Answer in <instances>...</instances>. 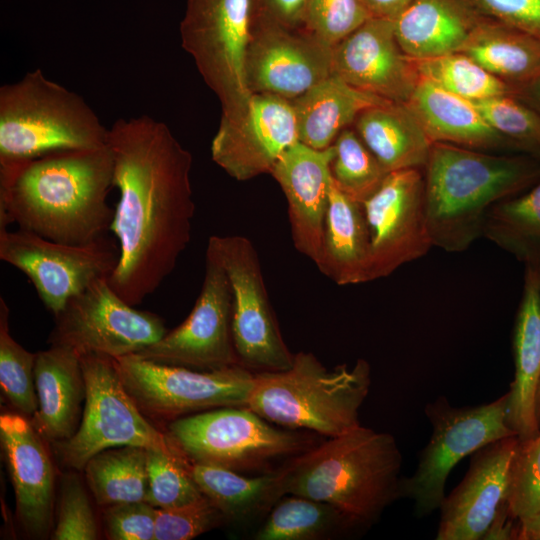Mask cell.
<instances>
[{
  "mask_svg": "<svg viewBox=\"0 0 540 540\" xmlns=\"http://www.w3.org/2000/svg\"><path fill=\"white\" fill-rule=\"evenodd\" d=\"M412 0H362L372 17L395 20Z\"/></svg>",
  "mask_w": 540,
  "mask_h": 540,
  "instance_id": "obj_48",
  "label": "cell"
},
{
  "mask_svg": "<svg viewBox=\"0 0 540 540\" xmlns=\"http://www.w3.org/2000/svg\"><path fill=\"white\" fill-rule=\"evenodd\" d=\"M109 146L59 151L0 169V229L9 224L43 238L84 245L107 236L114 209Z\"/></svg>",
  "mask_w": 540,
  "mask_h": 540,
  "instance_id": "obj_2",
  "label": "cell"
},
{
  "mask_svg": "<svg viewBox=\"0 0 540 540\" xmlns=\"http://www.w3.org/2000/svg\"><path fill=\"white\" fill-rule=\"evenodd\" d=\"M507 501L518 521L540 509V431L533 438L519 440L510 469Z\"/></svg>",
  "mask_w": 540,
  "mask_h": 540,
  "instance_id": "obj_40",
  "label": "cell"
},
{
  "mask_svg": "<svg viewBox=\"0 0 540 540\" xmlns=\"http://www.w3.org/2000/svg\"><path fill=\"white\" fill-rule=\"evenodd\" d=\"M354 124L362 141L389 173L425 167L433 143L406 104L371 106Z\"/></svg>",
  "mask_w": 540,
  "mask_h": 540,
  "instance_id": "obj_29",
  "label": "cell"
},
{
  "mask_svg": "<svg viewBox=\"0 0 540 540\" xmlns=\"http://www.w3.org/2000/svg\"><path fill=\"white\" fill-rule=\"evenodd\" d=\"M424 201L433 246L462 252L482 237L490 208L540 180V160L434 142L424 167Z\"/></svg>",
  "mask_w": 540,
  "mask_h": 540,
  "instance_id": "obj_3",
  "label": "cell"
},
{
  "mask_svg": "<svg viewBox=\"0 0 540 540\" xmlns=\"http://www.w3.org/2000/svg\"><path fill=\"white\" fill-rule=\"evenodd\" d=\"M514 96L540 115V73L530 81L515 88Z\"/></svg>",
  "mask_w": 540,
  "mask_h": 540,
  "instance_id": "obj_49",
  "label": "cell"
},
{
  "mask_svg": "<svg viewBox=\"0 0 540 540\" xmlns=\"http://www.w3.org/2000/svg\"><path fill=\"white\" fill-rule=\"evenodd\" d=\"M482 237L535 266L540 261V180L524 194L494 204L484 220Z\"/></svg>",
  "mask_w": 540,
  "mask_h": 540,
  "instance_id": "obj_33",
  "label": "cell"
},
{
  "mask_svg": "<svg viewBox=\"0 0 540 540\" xmlns=\"http://www.w3.org/2000/svg\"><path fill=\"white\" fill-rule=\"evenodd\" d=\"M119 254L117 240L108 236L84 245H71L21 228L0 229V259L29 278L54 316L94 281L109 278Z\"/></svg>",
  "mask_w": 540,
  "mask_h": 540,
  "instance_id": "obj_13",
  "label": "cell"
},
{
  "mask_svg": "<svg viewBox=\"0 0 540 540\" xmlns=\"http://www.w3.org/2000/svg\"><path fill=\"white\" fill-rule=\"evenodd\" d=\"M518 522L517 539L540 540V509L530 518Z\"/></svg>",
  "mask_w": 540,
  "mask_h": 540,
  "instance_id": "obj_50",
  "label": "cell"
},
{
  "mask_svg": "<svg viewBox=\"0 0 540 540\" xmlns=\"http://www.w3.org/2000/svg\"><path fill=\"white\" fill-rule=\"evenodd\" d=\"M52 536L55 540H94L98 536L88 496L74 475L63 480Z\"/></svg>",
  "mask_w": 540,
  "mask_h": 540,
  "instance_id": "obj_43",
  "label": "cell"
},
{
  "mask_svg": "<svg viewBox=\"0 0 540 540\" xmlns=\"http://www.w3.org/2000/svg\"><path fill=\"white\" fill-rule=\"evenodd\" d=\"M480 17L540 39V0H462Z\"/></svg>",
  "mask_w": 540,
  "mask_h": 540,
  "instance_id": "obj_45",
  "label": "cell"
},
{
  "mask_svg": "<svg viewBox=\"0 0 540 540\" xmlns=\"http://www.w3.org/2000/svg\"><path fill=\"white\" fill-rule=\"evenodd\" d=\"M526 267H531L535 271L537 281H538L539 290H540V261L535 266H526Z\"/></svg>",
  "mask_w": 540,
  "mask_h": 540,
  "instance_id": "obj_52",
  "label": "cell"
},
{
  "mask_svg": "<svg viewBox=\"0 0 540 540\" xmlns=\"http://www.w3.org/2000/svg\"><path fill=\"white\" fill-rule=\"evenodd\" d=\"M536 415L540 426V383L536 394Z\"/></svg>",
  "mask_w": 540,
  "mask_h": 540,
  "instance_id": "obj_51",
  "label": "cell"
},
{
  "mask_svg": "<svg viewBox=\"0 0 540 540\" xmlns=\"http://www.w3.org/2000/svg\"><path fill=\"white\" fill-rule=\"evenodd\" d=\"M298 141L292 102L271 94H251L237 115L221 117L211 142V158L230 177L247 181L271 173Z\"/></svg>",
  "mask_w": 540,
  "mask_h": 540,
  "instance_id": "obj_18",
  "label": "cell"
},
{
  "mask_svg": "<svg viewBox=\"0 0 540 540\" xmlns=\"http://www.w3.org/2000/svg\"><path fill=\"white\" fill-rule=\"evenodd\" d=\"M0 436L24 528L45 535L52 523L54 471L42 436L24 417L0 416Z\"/></svg>",
  "mask_w": 540,
  "mask_h": 540,
  "instance_id": "obj_22",
  "label": "cell"
},
{
  "mask_svg": "<svg viewBox=\"0 0 540 540\" xmlns=\"http://www.w3.org/2000/svg\"><path fill=\"white\" fill-rule=\"evenodd\" d=\"M225 519L205 496L190 504L157 509L154 540H190Z\"/></svg>",
  "mask_w": 540,
  "mask_h": 540,
  "instance_id": "obj_42",
  "label": "cell"
},
{
  "mask_svg": "<svg viewBox=\"0 0 540 540\" xmlns=\"http://www.w3.org/2000/svg\"><path fill=\"white\" fill-rule=\"evenodd\" d=\"M363 208L371 239L369 281L389 276L433 247L421 169L388 173L379 189L363 203Z\"/></svg>",
  "mask_w": 540,
  "mask_h": 540,
  "instance_id": "obj_17",
  "label": "cell"
},
{
  "mask_svg": "<svg viewBox=\"0 0 540 540\" xmlns=\"http://www.w3.org/2000/svg\"><path fill=\"white\" fill-rule=\"evenodd\" d=\"M401 466L391 434L359 425L292 457L277 472L285 494L326 502L368 527L401 498Z\"/></svg>",
  "mask_w": 540,
  "mask_h": 540,
  "instance_id": "obj_4",
  "label": "cell"
},
{
  "mask_svg": "<svg viewBox=\"0 0 540 540\" xmlns=\"http://www.w3.org/2000/svg\"><path fill=\"white\" fill-rule=\"evenodd\" d=\"M481 20L462 0H412L394 30L402 51L424 60L460 52Z\"/></svg>",
  "mask_w": 540,
  "mask_h": 540,
  "instance_id": "obj_26",
  "label": "cell"
},
{
  "mask_svg": "<svg viewBox=\"0 0 540 540\" xmlns=\"http://www.w3.org/2000/svg\"><path fill=\"white\" fill-rule=\"evenodd\" d=\"M514 89L540 73V39L482 18L460 51Z\"/></svg>",
  "mask_w": 540,
  "mask_h": 540,
  "instance_id": "obj_31",
  "label": "cell"
},
{
  "mask_svg": "<svg viewBox=\"0 0 540 540\" xmlns=\"http://www.w3.org/2000/svg\"><path fill=\"white\" fill-rule=\"evenodd\" d=\"M518 443V436H510L472 454L466 475L439 508L437 540L483 538L498 510L507 502L510 469Z\"/></svg>",
  "mask_w": 540,
  "mask_h": 540,
  "instance_id": "obj_20",
  "label": "cell"
},
{
  "mask_svg": "<svg viewBox=\"0 0 540 540\" xmlns=\"http://www.w3.org/2000/svg\"><path fill=\"white\" fill-rule=\"evenodd\" d=\"M52 345H65L81 356L113 359L136 354L168 330L157 314L135 309L100 278L68 301L55 316Z\"/></svg>",
  "mask_w": 540,
  "mask_h": 540,
  "instance_id": "obj_14",
  "label": "cell"
},
{
  "mask_svg": "<svg viewBox=\"0 0 540 540\" xmlns=\"http://www.w3.org/2000/svg\"><path fill=\"white\" fill-rule=\"evenodd\" d=\"M232 309L233 295L227 274L217 255L207 247L202 287L190 314L174 330L135 355L198 370L238 365Z\"/></svg>",
  "mask_w": 540,
  "mask_h": 540,
  "instance_id": "obj_15",
  "label": "cell"
},
{
  "mask_svg": "<svg viewBox=\"0 0 540 540\" xmlns=\"http://www.w3.org/2000/svg\"><path fill=\"white\" fill-rule=\"evenodd\" d=\"M370 385L364 359L330 370L313 353L300 351L288 369L255 373L247 407L280 427L329 438L360 425Z\"/></svg>",
  "mask_w": 540,
  "mask_h": 540,
  "instance_id": "obj_5",
  "label": "cell"
},
{
  "mask_svg": "<svg viewBox=\"0 0 540 540\" xmlns=\"http://www.w3.org/2000/svg\"><path fill=\"white\" fill-rule=\"evenodd\" d=\"M334 155L333 145L317 150L298 141L270 173L288 203L294 247L315 265L321 254Z\"/></svg>",
  "mask_w": 540,
  "mask_h": 540,
  "instance_id": "obj_21",
  "label": "cell"
},
{
  "mask_svg": "<svg viewBox=\"0 0 540 540\" xmlns=\"http://www.w3.org/2000/svg\"><path fill=\"white\" fill-rule=\"evenodd\" d=\"M34 380L38 408L33 426L48 441L70 438L85 400L81 355L68 346L51 345L36 353Z\"/></svg>",
  "mask_w": 540,
  "mask_h": 540,
  "instance_id": "obj_23",
  "label": "cell"
},
{
  "mask_svg": "<svg viewBox=\"0 0 540 540\" xmlns=\"http://www.w3.org/2000/svg\"><path fill=\"white\" fill-rule=\"evenodd\" d=\"M513 515L510 512L508 501L498 510L482 539L508 540L517 539L518 528L513 527Z\"/></svg>",
  "mask_w": 540,
  "mask_h": 540,
  "instance_id": "obj_47",
  "label": "cell"
},
{
  "mask_svg": "<svg viewBox=\"0 0 540 540\" xmlns=\"http://www.w3.org/2000/svg\"><path fill=\"white\" fill-rule=\"evenodd\" d=\"M365 528L323 501L294 494L281 497L256 532V540H328Z\"/></svg>",
  "mask_w": 540,
  "mask_h": 540,
  "instance_id": "obj_32",
  "label": "cell"
},
{
  "mask_svg": "<svg viewBox=\"0 0 540 540\" xmlns=\"http://www.w3.org/2000/svg\"><path fill=\"white\" fill-rule=\"evenodd\" d=\"M371 239L363 204L331 181L317 268L338 285L369 282Z\"/></svg>",
  "mask_w": 540,
  "mask_h": 540,
  "instance_id": "obj_25",
  "label": "cell"
},
{
  "mask_svg": "<svg viewBox=\"0 0 540 540\" xmlns=\"http://www.w3.org/2000/svg\"><path fill=\"white\" fill-rule=\"evenodd\" d=\"M189 460L180 454L147 450L148 489L145 501L157 509L195 502L204 495L188 470Z\"/></svg>",
  "mask_w": 540,
  "mask_h": 540,
  "instance_id": "obj_38",
  "label": "cell"
},
{
  "mask_svg": "<svg viewBox=\"0 0 540 540\" xmlns=\"http://www.w3.org/2000/svg\"><path fill=\"white\" fill-rule=\"evenodd\" d=\"M514 380L507 402V423L519 440L539 433L536 394L540 383V290L535 271L526 267L524 290L513 334Z\"/></svg>",
  "mask_w": 540,
  "mask_h": 540,
  "instance_id": "obj_24",
  "label": "cell"
},
{
  "mask_svg": "<svg viewBox=\"0 0 540 540\" xmlns=\"http://www.w3.org/2000/svg\"><path fill=\"white\" fill-rule=\"evenodd\" d=\"M85 407L79 427L68 439L56 443L62 463L84 469L96 454L119 446H136L180 454L168 435L156 429L123 385L113 358L81 356Z\"/></svg>",
  "mask_w": 540,
  "mask_h": 540,
  "instance_id": "obj_9",
  "label": "cell"
},
{
  "mask_svg": "<svg viewBox=\"0 0 540 540\" xmlns=\"http://www.w3.org/2000/svg\"><path fill=\"white\" fill-rule=\"evenodd\" d=\"M253 0H186L179 33L205 84L221 105V117L237 115L249 100L244 61Z\"/></svg>",
  "mask_w": 540,
  "mask_h": 540,
  "instance_id": "obj_10",
  "label": "cell"
},
{
  "mask_svg": "<svg viewBox=\"0 0 540 540\" xmlns=\"http://www.w3.org/2000/svg\"><path fill=\"white\" fill-rule=\"evenodd\" d=\"M332 52L305 28L252 16L244 61L247 88L292 101L332 75Z\"/></svg>",
  "mask_w": 540,
  "mask_h": 540,
  "instance_id": "obj_16",
  "label": "cell"
},
{
  "mask_svg": "<svg viewBox=\"0 0 540 540\" xmlns=\"http://www.w3.org/2000/svg\"><path fill=\"white\" fill-rule=\"evenodd\" d=\"M9 307L0 297V385L20 412L34 415L38 408L34 366L36 354L23 348L10 334Z\"/></svg>",
  "mask_w": 540,
  "mask_h": 540,
  "instance_id": "obj_37",
  "label": "cell"
},
{
  "mask_svg": "<svg viewBox=\"0 0 540 540\" xmlns=\"http://www.w3.org/2000/svg\"><path fill=\"white\" fill-rule=\"evenodd\" d=\"M332 74L361 91L402 104L419 80L414 60L396 39L394 20L376 17L333 48Z\"/></svg>",
  "mask_w": 540,
  "mask_h": 540,
  "instance_id": "obj_19",
  "label": "cell"
},
{
  "mask_svg": "<svg viewBox=\"0 0 540 540\" xmlns=\"http://www.w3.org/2000/svg\"><path fill=\"white\" fill-rule=\"evenodd\" d=\"M107 145L119 191L111 232L120 252L107 280L136 306L173 272L190 242L193 157L164 122L148 115L116 120Z\"/></svg>",
  "mask_w": 540,
  "mask_h": 540,
  "instance_id": "obj_1",
  "label": "cell"
},
{
  "mask_svg": "<svg viewBox=\"0 0 540 540\" xmlns=\"http://www.w3.org/2000/svg\"><path fill=\"white\" fill-rule=\"evenodd\" d=\"M96 502L110 506L145 501L148 489L147 449L119 446L92 457L84 467Z\"/></svg>",
  "mask_w": 540,
  "mask_h": 540,
  "instance_id": "obj_34",
  "label": "cell"
},
{
  "mask_svg": "<svg viewBox=\"0 0 540 540\" xmlns=\"http://www.w3.org/2000/svg\"><path fill=\"white\" fill-rule=\"evenodd\" d=\"M420 77L471 102L514 95L515 89L463 52L414 60Z\"/></svg>",
  "mask_w": 540,
  "mask_h": 540,
  "instance_id": "obj_35",
  "label": "cell"
},
{
  "mask_svg": "<svg viewBox=\"0 0 540 540\" xmlns=\"http://www.w3.org/2000/svg\"><path fill=\"white\" fill-rule=\"evenodd\" d=\"M207 247L217 255L231 285L232 334L239 364L255 373L288 369L294 354L282 337L254 244L242 235H212Z\"/></svg>",
  "mask_w": 540,
  "mask_h": 540,
  "instance_id": "obj_11",
  "label": "cell"
},
{
  "mask_svg": "<svg viewBox=\"0 0 540 540\" xmlns=\"http://www.w3.org/2000/svg\"><path fill=\"white\" fill-rule=\"evenodd\" d=\"M371 17L362 0H307L303 28L334 48Z\"/></svg>",
  "mask_w": 540,
  "mask_h": 540,
  "instance_id": "obj_41",
  "label": "cell"
},
{
  "mask_svg": "<svg viewBox=\"0 0 540 540\" xmlns=\"http://www.w3.org/2000/svg\"><path fill=\"white\" fill-rule=\"evenodd\" d=\"M124 387L143 412L162 418L228 406H247L255 372L234 365L198 370L135 354L114 359Z\"/></svg>",
  "mask_w": 540,
  "mask_h": 540,
  "instance_id": "obj_12",
  "label": "cell"
},
{
  "mask_svg": "<svg viewBox=\"0 0 540 540\" xmlns=\"http://www.w3.org/2000/svg\"><path fill=\"white\" fill-rule=\"evenodd\" d=\"M107 135L88 103L41 69L0 87V169L54 152L103 147Z\"/></svg>",
  "mask_w": 540,
  "mask_h": 540,
  "instance_id": "obj_6",
  "label": "cell"
},
{
  "mask_svg": "<svg viewBox=\"0 0 540 540\" xmlns=\"http://www.w3.org/2000/svg\"><path fill=\"white\" fill-rule=\"evenodd\" d=\"M406 105L432 143H448L477 150L515 148L489 125L473 102L420 76Z\"/></svg>",
  "mask_w": 540,
  "mask_h": 540,
  "instance_id": "obj_27",
  "label": "cell"
},
{
  "mask_svg": "<svg viewBox=\"0 0 540 540\" xmlns=\"http://www.w3.org/2000/svg\"><path fill=\"white\" fill-rule=\"evenodd\" d=\"M291 102L299 141L322 150L332 146L362 111L391 101L361 91L332 74Z\"/></svg>",
  "mask_w": 540,
  "mask_h": 540,
  "instance_id": "obj_28",
  "label": "cell"
},
{
  "mask_svg": "<svg viewBox=\"0 0 540 540\" xmlns=\"http://www.w3.org/2000/svg\"><path fill=\"white\" fill-rule=\"evenodd\" d=\"M489 125L516 149L540 160V115L514 95L473 102Z\"/></svg>",
  "mask_w": 540,
  "mask_h": 540,
  "instance_id": "obj_39",
  "label": "cell"
},
{
  "mask_svg": "<svg viewBox=\"0 0 540 540\" xmlns=\"http://www.w3.org/2000/svg\"><path fill=\"white\" fill-rule=\"evenodd\" d=\"M193 480L227 520L246 522L269 513L285 494L277 470L257 476L209 464L188 463Z\"/></svg>",
  "mask_w": 540,
  "mask_h": 540,
  "instance_id": "obj_30",
  "label": "cell"
},
{
  "mask_svg": "<svg viewBox=\"0 0 540 540\" xmlns=\"http://www.w3.org/2000/svg\"><path fill=\"white\" fill-rule=\"evenodd\" d=\"M307 0H253V16L289 28H303Z\"/></svg>",
  "mask_w": 540,
  "mask_h": 540,
  "instance_id": "obj_46",
  "label": "cell"
},
{
  "mask_svg": "<svg viewBox=\"0 0 540 540\" xmlns=\"http://www.w3.org/2000/svg\"><path fill=\"white\" fill-rule=\"evenodd\" d=\"M297 431L276 427L247 406H228L176 418L167 435L191 462L268 473L277 461L315 445L311 435Z\"/></svg>",
  "mask_w": 540,
  "mask_h": 540,
  "instance_id": "obj_7",
  "label": "cell"
},
{
  "mask_svg": "<svg viewBox=\"0 0 540 540\" xmlns=\"http://www.w3.org/2000/svg\"><path fill=\"white\" fill-rule=\"evenodd\" d=\"M331 174L337 187L353 200L364 203L381 186L388 171L358 133L344 129L333 143Z\"/></svg>",
  "mask_w": 540,
  "mask_h": 540,
  "instance_id": "obj_36",
  "label": "cell"
},
{
  "mask_svg": "<svg viewBox=\"0 0 540 540\" xmlns=\"http://www.w3.org/2000/svg\"><path fill=\"white\" fill-rule=\"evenodd\" d=\"M157 508L146 501L107 506L106 531L113 540H154Z\"/></svg>",
  "mask_w": 540,
  "mask_h": 540,
  "instance_id": "obj_44",
  "label": "cell"
},
{
  "mask_svg": "<svg viewBox=\"0 0 540 540\" xmlns=\"http://www.w3.org/2000/svg\"><path fill=\"white\" fill-rule=\"evenodd\" d=\"M507 402L508 393L488 404L455 407L439 396L425 406L432 434L415 472L400 482V495L413 501L417 518L440 508L447 478L463 458L489 443L517 436L507 423Z\"/></svg>",
  "mask_w": 540,
  "mask_h": 540,
  "instance_id": "obj_8",
  "label": "cell"
}]
</instances>
